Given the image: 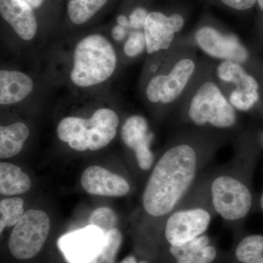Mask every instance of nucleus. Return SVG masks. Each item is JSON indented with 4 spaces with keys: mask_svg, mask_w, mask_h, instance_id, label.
Here are the masks:
<instances>
[{
    "mask_svg": "<svg viewBox=\"0 0 263 263\" xmlns=\"http://www.w3.org/2000/svg\"><path fill=\"white\" fill-rule=\"evenodd\" d=\"M31 180L22 169L10 162L0 163V193L5 196L27 193Z\"/></svg>",
    "mask_w": 263,
    "mask_h": 263,
    "instance_id": "nucleus-17",
    "label": "nucleus"
},
{
    "mask_svg": "<svg viewBox=\"0 0 263 263\" xmlns=\"http://www.w3.org/2000/svg\"><path fill=\"white\" fill-rule=\"evenodd\" d=\"M117 223V216L111 209L106 207L97 209L89 218L90 226L97 227L105 234L110 230L115 229Z\"/></svg>",
    "mask_w": 263,
    "mask_h": 263,
    "instance_id": "nucleus-23",
    "label": "nucleus"
},
{
    "mask_svg": "<svg viewBox=\"0 0 263 263\" xmlns=\"http://www.w3.org/2000/svg\"><path fill=\"white\" fill-rule=\"evenodd\" d=\"M257 3H258L259 8L263 10V0H257Z\"/></svg>",
    "mask_w": 263,
    "mask_h": 263,
    "instance_id": "nucleus-33",
    "label": "nucleus"
},
{
    "mask_svg": "<svg viewBox=\"0 0 263 263\" xmlns=\"http://www.w3.org/2000/svg\"><path fill=\"white\" fill-rule=\"evenodd\" d=\"M196 70L191 57H183L175 62L166 74L154 76L147 85L146 98L152 103L169 105L183 94Z\"/></svg>",
    "mask_w": 263,
    "mask_h": 263,
    "instance_id": "nucleus-8",
    "label": "nucleus"
},
{
    "mask_svg": "<svg viewBox=\"0 0 263 263\" xmlns=\"http://www.w3.org/2000/svg\"><path fill=\"white\" fill-rule=\"evenodd\" d=\"M195 39L202 51L216 60L242 65L248 61L249 51L235 34L221 32L212 26H203L197 29Z\"/></svg>",
    "mask_w": 263,
    "mask_h": 263,
    "instance_id": "nucleus-9",
    "label": "nucleus"
},
{
    "mask_svg": "<svg viewBox=\"0 0 263 263\" xmlns=\"http://www.w3.org/2000/svg\"><path fill=\"white\" fill-rule=\"evenodd\" d=\"M117 64V53L110 41L101 34H90L76 45L70 80L83 88L102 84L113 75Z\"/></svg>",
    "mask_w": 263,
    "mask_h": 263,
    "instance_id": "nucleus-4",
    "label": "nucleus"
},
{
    "mask_svg": "<svg viewBox=\"0 0 263 263\" xmlns=\"http://www.w3.org/2000/svg\"><path fill=\"white\" fill-rule=\"evenodd\" d=\"M119 119L111 109L96 110L90 119L64 118L57 126V136L78 152L101 149L117 136Z\"/></svg>",
    "mask_w": 263,
    "mask_h": 263,
    "instance_id": "nucleus-5",
    "label": "nucleus"
},
{
    "mask_svg": "<svg viewBox=\"0 0 263 263\" xmlns=\"http://www.w3.org/2000/svg\"><path fill=\"white\" fill-rule=\"evenodd\" d=\"M121 263H138L134 256H128L125 259H123Z\"/></svg>",
    "mask_w": 263,
    "mask_h": 263,
    "instance_id": "nucleus-32",
    "label": "nucleus"
},
{
    "mask_svg": "<svg viewBox=\"0 0 263 263\" xmlns=\"http://www.w3.org/2000/svg\"><path fill=\"white\" fill-rule=\"evenodd\" d=\"M212 148L194 138L179 139L161 156L152 170L142 196L148 215L168 216L200 179L210 162Z\"/></svg>",
    "mask_w": 263,
    "mask_h": 263,
    "instance_id": "nucleus-1",
    "label": "nucleus"
},
{
    "mask_svg": "<svg viewBox=\"0 0 263 263\" xmlns=\"http://www.w3.org/2000/svg\"><path fill=\"white\" fill-rule=\"evenodd\" d=\"M260 206H261V209H262V211L263 212V193H262V197H261V199H260Z\"/></svg>",
    "mask_w": 263,
    "mask_h": 263,
    "instance_id": "nucleus-34",
    "label": "nucleus"
},
{
    "mask_svg": "<svg viewBox=\"0 0 263 263\" xmlns=\"http://www.w3.org/2000/svg\"><path fill=\"white\" fill-rule=\"evenodd\" d=\"M262 144H263V140H262Z\"/></svg>",
    "mask_w": 263,
    "mask_h": 263,
    "instance_id": "nucleus-36",
    "label": "nucleus"
},
{
    "mask_svg": "<svg viewBox=\"0 0 263 263\" xmlns=\"http://www.w3.org/2000/svg\"><path fill=\"white\" fill-rule=\"evenodd\" d=\"M108 0H69L67 14L72 23H86L103 8Z\"/></svg>",
    "mask_w": 263,
    "mask_h": 263,
    "instance_id": "nucleus-20",
    "label": "nucleus"
},
{
    "mask_svg": "<svg viewBox=\"0 0 263 263\" xmlns=\"http://www.w3.org/2000/svg\"><path fill=\"white\" fill-rule=\"evenodd\" d=\"M118 25L122 26L124 28H129L130 27L129 18H127L125 15H120L117 18Z\"/></svg>",
    "mask_w": 263,
    "mask_h": 263,
    "instance_id": "nucleus-30",
    "label": "nucleus"
},
{
    "mask_svg": "<svg viewBox=\"0 0 263 263\" xmlns=\"http://www.w3.org/2000/svg\"><path fill=\"white\" fill-rule=\"evenodd\" d=\"M81 183L86 193L99 196L123 197L130 190L129 183L122 176L98 165L85 170Z\"/></svg>",
    "mask_w": 263,
    "mask_h": 263,
    "instance_id": "nucleus-13",
    "label": "nucleus"
},
{
    "mask_svg": "<svg viewBox=\"0 0 263 263\" xmlns=\"http://www.w3.org/2000/svg\"><path fill=\"white\" fill-rule=\"evenodd\" d=\"M146 50L144 32L140 30L131 32L124 43V53L129 57H136Z\"/></svg>",
    "mask_w": 263,
    "mask_h": 263,
    "instance_id": "nucleus-25",
    "label": "nucleus"
},
{
    "mask_svg": "<svg viewBox=\"0 0 263 263\" xmlns=\"http://www.w3.org/2000/svg\"><path fill=\"white\" fill-rule=\"evenodd\" d=\"M121 136L126 146L134 152L140 168L145 171L152 168L155 162L151 150L153 134L146 119L140 115L128 117L123 124Z\"/></svg>",
    "mask_w": 263,
    "mask_h": 263,
    "instance_id": "nucleus-12",
    "label": "nucleus"
},
{
    "mask_svg": "<svg viewBox=\"0 0 263 263\" xmlns=\"http://www.w3.org/2000/svg\"><path fill=\"white\" fill-rule=\"evenodd\" d=\"M0 13L19 37L30 41L37 32L34 9L21 0H0Z\"/></svg>",
    "mask_w": 263,
    "mask_h": 263,
    "instance_id": "nucleus-14",
    "label": "nucleus"
},
{
    "mask_svg": "<svg viewBox=\"0 0 263 263\" xmlns=\"http://www.w3.org/2000/svg\"><path fill=\"white\" fill-rule=\"evenodd\" d=\"M221 3L231 9L245 11L251 9L257 0H220Z\"/></svg>",
    "mask_w": 263,
    "mask_h": 263,
    "instance_id": "nucleus-28",
    "label": "nucleus"
},
{
    "mask_svg": "<svg viewBox=\"0 0 263 263\" xmlns=\"http://www.w3.org/2000/svg\"><path fill=\"white\" fill-rule=\"evenodd\" d=\"M216 73L221 82L234 86L233 89L249 94H259L257 81L247 72L242 64L221 62L216 67Z\"/></svg>",
    "mask_w": 263,
    "mask_h": 263,
    "instance_id": "nucleus-16",
    "label": "nucleus"
},
{
    "mask_svg": "<svg viewBox=\"0 0 263 263\" xmlns=\"http://www.w3.org/2000/svg\"><path fill=\"white\" fill-rule=\"evenodd\" d=\"M197 183L164 224V235L170 246L179 247L203 235L214 215L207 193L206 181Z\"/></svg>",
    "mask_w": 263,
    "mask_h": 263,
    "instance_id": "nucleus-3",
    "label": "nucleus"
},
{
    "mask_svg": "<svg viewBox=\"0 0 263 263\" xmlns=\"http://www.w3.org/2000/svg\"><path fill=\"white\" fill-rule=\"evenodd\" d=\"M105 234L89 226L62 235L57 245L68 263H88L95 258L105 243Z\"/></svg>",
    "mask_w": 263,
    "mask_h": 263,
    "instance_id": "nucleus-10",
    "label": "nucleus"
},
{
    "mask_svg": "<svg viewBox=\"0 0 263 263\" xmlns=\"http://www.w3.org/2000/svg\"><path fill=\"white\" fill-rule=\"evenodd\" d=\"M234 254L238 263H263V235L245 236L238 241Z\"/></svg>",
    "mask_w": 263,
    "mask_h": 263,
    "instance_id": "nucleus-19",
    "label": "nucleus"
},
{
    "mask_svg": "<svg viewBox=\"0 0 263 263\" xmlns=\"http://www.w3.org/2000/svg\"><path fill=\"white\" fill-rule=\"evenodd\" d=\"M21 1L29 5V6L32 7L33 9H36V8H40L43 5L45 0H21Z\"/></svg>",
    "mask_w": 263,
    "mask_h": 263,
    "instance_id": "nucleus-31",
    "label": "nucleus"
},
{
    "mask_svg": "<svg viewBox=\"0 0 263 263\" xmlns=\"http://www.w3.org/2000/svg\"><path fill=\"white\" fill-rule=\"evenodd\" d=\"M34 83L29 76L16 70L0 71V104L11 105L31 94Z\"/></svg>",
    "mask_w": 263,
    "mask_h": 263,
    "instance_id": "nucleus-15",
    "label": "nucleus"
},
{
    "mask_svg": "<svg viewBox=\"0 0 263 263\" xmlns=\"http://www.w3.org/2000/svg\"><path fill=\"white\" fill-rule=\"evenodd\" d=\"M217 256V251L214 246L209 245L203 249L177 261L176 263H212Z\"/></svg>",
    "mask_w": 263,
    "mask_h": 263,
    "instance_id": "nucleus-26",
    "label": "nucleus"
},
{
    "mask_svg": "<svg viewBox=\"0 0 263 263\" xmlns=\"http://www.w3.org/2000/svg\"><path fill=\"white\" fill-rule=\"evenodd\" d=\"M138 263H148V262H146V261H141V262H139Z\"/></svg>",
    "mask_w": 263,
    "mask_h": 263,
    "instance_id": "nucleus-35",
    "label": "nucleus"
},
{
    "mask_svg": "<svg viewBox=\"0 0 263 263\" xmlns=\"http://www.w3.org/2000/svg\"><path fill=\"white\" fill-rule=\"evenodd\" d=\"M184 24V18L179 13L171 15L157 11L148 13L143 27L147 53L152 54L168 49Z\"/></svg>",
    "mask_w": 263,
    "mask_h": 263,
    "instance_id": "nucleus-11",
    "label": "nucleus"
},
{
    "mask_svg": "<svg viewBox=\"0 0 263 263\" xmlns=\"http://www.w3.org/2000/svg\"><path fill=\"white\" fill-rule=\"evenodd\" d=\"M206 187L214 212L227 222L239 224L250 212L253 196L239 153L206 180Z\"/></svg>",
    "mask_w": 263,
    "mask_h": 263,
    "instance_id": "nucleus-2",
    "label": "nucleus"
},
{
    "mask_svg": "<svg viewBox=\"0 0 263 263\" xmlns=\"http://www.w3.org/2000/svg\"><path fill=\"white\" fill-rule=\"evenodd\" d=\"M50 229L51 221L46 213L27 211L12 230L8 240L10 252L16 259L33 258L43 248Z\"/></svg>",
    "mask_w": 263,
    "mask_h": 263,
    "instance_id": "nucleus-7",
    "label": "nucleus"
},
{
    "mask_svg": "<svg viewBox=\"0 0 263 263\" xmlns=\"http://www.w3.org/2000/svg\"><path fill=\"white\" fill-rule=\"evenodd\" d=\"M122 242V235L115 228L105 234V243L100 253L88 263H114Z\"/></svg>",
    "mask_w": 263,
    "mask_h": 263,
    "instance_id": "nucleus-22",
    "label": "nucleus"
},
{
    "mask_svg": "<svg viewBox=\"0 0 263 263\" xmlns=\"http://www.w3.org/2000/svg\"><path fill=\"white\" fill-rule=\"evenodd\" d=\"M148 15V12L145 8H137L133 10L129 17L131 28L137 30L143 29Z\"/></svg>",
    "mask_w": 263,
    "mask_h": 263,
    "instance_id": "nucleus-27",
    "label": "nucleus"
},
{
    "mask_svg": "<svg viewBox=\"0 0 263 263\" xmlns=\"http://www.w3.org/2000/svg\"><path fill=\"white\" fill-rule=\"evenodd\" d=\"M29 129L22 122L13 123L0 127V157L11 158L18 155L27 141Z\"/></svg>",
    "mask_w": 263,
    "mask_h": 263,
    "instance_id": "nucleus-18",
    "label": "nucleus"
},
{
    "mask_svg": "<svg viewBox=\"0 0 263 263\" xmlns=\"http://www.w3.org/2000/svg\"><path fill=\"white\" fill-rule=\"evenodd\" d=\"M127 34V28L122 27L120 25H117L114 27L112 30V36L116 41H122Z\"/></svg>",
    "mask_w": 263,
    "mask_h": 263,
    "instance_id": "nucleus-29",
    "label": "nucleus"
},
{
    "mask_svg": "<svg viewBox=\"0 0 263 263\" xmlns=\"http://www.w3.org/2000/svg\"><path fill=\"white\" fill-rule=\"evenodd\" d=\"M210 238L208 235L203 234L185 245L179 246V247L170 246L169 253L176 262L180 259H183V257H186L189 254L210 245Z\"/></svg>",
    "mask_w": 263,
    "mask_h": 263,
    "instance_id": "nucleus-24",
    "label": "nucleus"
},
{
    "mask_svg": "<svg viewBox=\"0 0 263 263\" xmlns=\"http://www.w3.org/2000/svg\"><path fill=\"white\" fill-rule=\"evenodd\" d=\"M24 200L20 197L5 198L0 202V231L15 226L24 214Z\"/></svg>",
    "mask_w": 263,
    "mask_h": 263,
    "instance_id": "nucleus-21",
    "label": "nucleus"
},
{
    "mask_svg": "<svg viewBox=\"0 0 263 263\" xmlns=\"http://www.w3.org/2000/svg\"><path fill=\"white\" fill-rule=\"evenodd\" d=\"M190 122L199 127L228 129L237 124L236 110L214 81L200 84L189 104Z\"/></svg>",
    "mask_w": 263,
    "mask_h": 263,
    "instance_id": "nucleus-6",
    "label": "nucleus"
}]
</instances>
